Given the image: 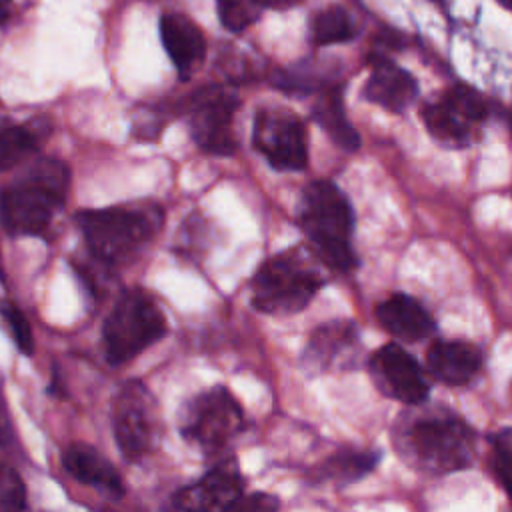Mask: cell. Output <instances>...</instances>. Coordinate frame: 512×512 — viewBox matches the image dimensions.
<instances>
[{
	"instance_id": "cell-1",
	"label": "cell",
	"mask_w": 512,
	"mask_h": 512,
	"mask_svg": "<svg viewBox=\"0 0 512 512\" xmlns=\"http://www.w3.org/2000/svg\"><path fill=\"white\" fill-rule=\"evenodd\" d=\"M66 192L68 170L60 160L34 162L0 192V218L6 230L24 236L44 234L64 206Z\"/></svg>"
},
{
	"instance_id": "cell-2",
	"label": "cell",
	"mask_w": 512,
	"mask_h": 512,
	"mask_svg": "<svg viewBox=\"0 0 512 512\" xmlns=\"http://www.w3.org/2000/svg\"><path fill=\"white\" fill-rule=\"evenodd\" d=\"M296 220L324 264L338 272H348L356 266L350 244L352 210L346 196L332 182L314 180L302 190Z\"/></svg>"
},
{
	"instance_id": "cell-3",
	"label": "cell",
	"mask_w": 512,
	"mask_h": 512,
	"mask_svg": "<svg viewBox=\"0 0 512 512\" xmlns=\"http://www.w3.org/2000/svg\"><path fill=\"white\" fill-rule=\"evenodd\" d=\"M154 208H102L78 216L86 246L94 258L108 266L132 262L160 228Z\"/></svg>"
},
{
	"instance_id": "cell-4",
	"label": "cell",
	"mask_w": 512,
	"mask_h": 512,
	"mask_svg": "<svg viewBox=\"0 0 512 512\" xmlns=\"http://www.w3.org/2000/svg\"><path fill=\"white\" fill-rule=\"evenodd\" d=\"M322 284V274L298 250H288L258 268L250 282V300L260 312L288 316L306 308Z\"/></svg>"
},
{
	"instance_id": "cell-5",
	"label": "cell",
	"mask_w": 512,
	"mask_h": 512,
	"mask_svg": "<svg viewBox=\"0 0 512 512\" xmlns=\"http://www.w3.org/2000/svg\"><path fill=\"white\" fill-rule=\"evenodd\" d=\"M404 448L424 470L444 474L472 464L476 436L464 420L452 414H426L404 432Z\"/></svg>"
},
{
	"instance_id": "cell-6",
	"label": "cell",
	"mask_w": 512,
	"mask_h": 512,
	"mask_svg": "<svg viewBox=\"0 0 512 512\" xmlns=\"http://www.w3.org/2000/svg\"><path fill=\"white\" fill-rule=\"evenodd\" d=\"M166 332L160 306L140 288L124 292L108 314L102 330L104 350L110 364L118 366L158 342Z\"/></svg>"
},
{
	"instance_id": "cell-7",
	"label": "cell",
	"mask_w": 512,
	"mask_h": 512,
	"mask_svg": "<svg viewBox=\"0 0 512 512\" xmlns=\"http://www.w3.org/2000/svg\"><path fill=\"white\" fill-rule=\"evenodd\" d=\"M114 440L126 460H142L160 438V414L152 392L138 380L126 382L112 402Z\"/></svg>"
},
{
	"instance_id": "cell-8",
	"label": "cell",
	"mask_w": 512,
	"mask_h": 512,
	"mask_svg": "<svg viewBox=\"0 0 512 512\" xmlns=\"http://www.w3.org/2000/svg\"><path fill=\"white\" fill-rule=\"evenodd\" d=\"M242 424L244 414L236 398L224 386H214L186 404L180 430L188 442L216 452L242 430Z\"/></svg>"
},
{
	"instance_id": "cell-9",
	"label": "cell",
	"mask_w": 512,
	"mask_h": 512,
	"mask_svg": "<svg viewBox=\"0 0 512 512\" xmlns=\"http://www.w3.org/2000/svg\"><path fill=\"white\" fill-rule=\"evenodd\" d=\"M252 140L276 170L296 172L308 164L306 128L290 110H260L254 120Z\"/></svg>"
},
{
	"instance_id": "cell-10",
	"label": "cell",
	"mask_w": 512,
	"mask_h": 512,
	"mask_svg": "<svg viewBox=\"0 0 512 512\" xmlns=\"http://www.w3.org/2000/svg\"><path fill=\"white\" fill-rule=\"evenodd\" d=\"M486 102L468 86L450 88L440 100L426 104L422 120L444 146L462 148L472 140V128L486 118Z\"/></svg>"
},
{
	"instance_id": "cell-11",
	"label": "cell",
	"mask_w": 512,
	"mask_h": 512,
	"mask_svg": "<svg viewBox=\"0 0 512 512\" xmlns=\"http://www.w3.org/2000/svg\"><path fill=\"white\" fill-rule=\"evenodd\" d=\"M236 98L220 88L206 90L194 98L190 110V130L196 144L210 154L228 156L236 150L234 138Z\"/></svg>"
},
{
	"instance_id": "cell-12",
	"label": "cell",
	"mask_w": 512,
	"mask_h": 512,
	"mask_svg": "<svg viewBox=\"0 0 512 512\" xmlns=\"http://www.w3.org/2000/svg\"><path fill=\"white\" fill-rule=\"evenodd\" d=\"M370 370L382 392L404 404H420L428 398V382L418 362L398 344L390 342L376 350Z\"/></svg>"
},
{
	"instance_id": "cell-13",
	"label": "cell",
	"mask_w": 512,
	"mask_h": 512,
	"mask_svg": "<svg viewBox=\"0 0 512 512\" xmlns=\"http://www.w3.org/2000/svg\"><path fill=\"white\" fill-rule=\"evenodd\" d=\"M242 488L244 484L236 468L224 464L182 488L174 496V506L180 510H232L242 496Z\"/></svg>"
},
{
	"instance_id": "cell-14",
	"label": "cell",
	"mask_w": 512,
	"mask_h": 512,
	"mask_svg": "<svg viewBox=\"0 0 512 512\" xmlns=\"http://www.w3.org/2000/svg\"><path fill=\"white\" fill-rule=\"evenodd\" d=\"M160 36L172 64L182 78H188L204 60V34L190 18L182 14H166L160 20Z\"/></svg>"
},
{
	"instance_id": "cell-15",
	"label": "cell",
	"mask_w": 512,
	"mask_h": 512,
	"mask_svg": "<svg viewBox=\"0 0 512 512\" xmlns=\"http://www.w3.org/2000/svg\"><path fill=\"white\" fill-rule=\"evenodd\" d=\"M426 366L436 380L448 386H460L478 374L482 366V354L470 342L438 340L428 348Z\"/></svg>"
},
{
	"instance_id": "cell-16",
	"label": "cell",
	"mask_w": 512,
	"mask_h": 512,
	"mask_svg": "<svg viewBox=\"0 0 512 512\" xmlns=\"http://www.w3.org/2000/svg\"><path fill=\"white\" fill-rule=\"evenodd\" d=\"M380 326L406 342L424 340L434 332V320L428 310L408 294H392L376 308Z\"/></svg>"
},
{
	"instance_id": "cell-17",
	"label": "cell",
	"mask_w": 512,
	"mask_h": 512,
	"mask_svg": "<svg viewBox=\"0 0 512 512\" xmlns=\"http://www.w3.org/2000/svg\"><path fill=\"white\" fill-rule=\"evenodd\" d=\"M416 90V80L406 70L386 58H376L364 86V96L388 112H402L414 100Z\"/></svg>"
},
{
	"instance_id": "cell-18",
	"label": "cell",
	"mask_w": 512,
	"mask_h": 512,
	"mask_svg": "<svg viewBox=\"0 0 512 512\" xmlns=\"http://www.w3.org/2000/svg\"><path fill=\"white\" fill-rule=\"evenodd\" d=\"M62 462L68 474L86 486L98 488L114 498H118L124 492V486L116 468L108 462L104 454H100L90 444L72 442L64 450Z\"/></svg>"
},
{
	"instance_id": "cell-19",
	"label": "cell",
	"mask_w": 512,
	"mask_h": 512,
	"mask_svg": "<svg viewBox=\"0 0 512 512\" xmlns=\"http://www.w3.org/2000/svg\"><path fill=\"white\" fill-rule=\"evenodd\" d=\"M358 340V330L352 322L334 320L318 326L304 350V364L310 370H328L338 360L352 354Z\"/></svg>"
},
{
	"instance_id": "cell-20",
	"label": "cell",
	"mask_w": 512,
	"mask_h": 512,
	"mask_svg": "<svg viewBox=\"0 0 512 512\" xmlns=\"http://www.w3.org/2000/svg\"><path fill=\"white\" fill-rule=\"evenodd\" d=\"M314 118L336 146L344 150H356L360 146V136L348 122L338 92H328L318 100L314 106Z\"/></svg>"
},
{
	"instance_id": "cell-21",
	"label": "cell",
	"mask_w": 512,
	"mask_h": 512,
	"mask_svg": "<svg viewBox=\"0 0 512 512\" xmlns=\"http://www.w3.org/2000/svg\"><path fill=\"white\" fill-rule=\"evenodd\" d=\"M378 454L374 452H354V450H342L328 458L322 466V472L326 478L340 480V482H352L368 474L376 466Z\"/></svg>"
},
{
	"instance_id": "cell-22",
	"label": "cell",
	"mask_w": 512,
	"mask_h": 512,
	"mask_svg": "<svg viewBox=\"0 0 512 512\" xmlns=\"http://www.w3.org/2000/svg\"><path fill=\"white\" fill-rule=\"evenodd\" d=\"M36 150V134L24 126L0 128V170H8Z\"/></svg>"
},
{
	"instance_id": "cell-23",
	"label": "cell",
	"mask_w": 512,
	"mask_h": 512,
	"mask_svg": "<svg viewBox=\"0 0 512 512\" xmlns=\"http://www.w3.org/2000/svg\"><path fill=\"white\" fill-rule=\"evenodd\" d=\"M352 34V22L342 8H326L312 22V36L320 46L346 42L352 38Z\"/></svg>"
},
{
	"instance_id": "cell-24",
	"label": "cell",
	"mask_w": 512,
	"mask_h": 512,
	"mask_svg": "<svg viewBox=\"0 0 512 512\" xmlns=\"http://www.w3.org/2000/svg\"><path fill=\"white\" fill-rule=\"evenodd\" d=\"M268 2L270 0H218V14L228 30L240 32L258 18Z\"/></svg>"
},
{
	"instance_id": "cell-25",
	"label": "cell",
	"mask_w": 512,
	"mask_h": 512,
	"mask_svg": "<svg viewBox=\"0 0 512 512\" xmlns=\"http://www.w3.org/2000/svg\"><path fill=\"white\" fill-rule=\"evenodd\" d=\"M492 472L506 494L512 498V430H502L492 438Z\"/></svg>"
},
{
	"instance_id": "cell-26",
	"label": "cell",
	"mask_w": 512,
	"mask_h": 512,
	"mask_svg": "<svg viewBox=\"0 0 512 512\" xmlns=\"http://www.w3.org/2000/svg\"><path fill=\"white\" fill-rule=\"evenodd\" d=\"M0 506L10 510L26 508L24 482L20 474L10 466L0 468Z\"/></svg>"
},
{
	"instance_id": "cell-27",
	"label": "cell",
	"mask_w": 512,
	"mask_h": 512,
	"mask_svg": "<svg viewBox=\"0 0 512 512\" xmlns=\"http://www.w3.org/2000/svg\"><path fill=\"white\" fill-rule=\"evenodd\" d=\"M2 314L10 326V332L18 344V348L24 352V354H32L34 350V338H32V328L26 320V316L22 314V310L14 304H6L2 306Z\"/></svg>"
},
{
	"instance_id": "cell-28",
	"label": "cell",
	"mask_w": 512,
	"mask_h": 512,
	"mask_svg": "<svg viewBox=\"0 0 512 512\" xmlns=\"http://www.w3.org/2000/svg\"><path fill=\"white\" fill-rule=\"evenodd\" d=\"M232 508L240 510H274L278 508V500L268 494H252V496H240Z\"/></svg>"
},
{
	"instance_id": "cell-29",
	"label": "cell",
	"mask_w": 512,
	"mask_h": 512,
	"mask_svg": "<svg viewBox=\"0 0 512 512\" xmlns=\"http://www.w3.org/2000/svg\"><path fill=\"white\" fill-rule=\"evenodd\" d=\"M10 6H12V0H0V24H4L8 20Z\"/></svg>"
},
{
	"instance_id": "cell-30",
	"label": "cell",
	"mask_w": 512,
	"mask_h": 512,
	"mask_svg": "<svg viewBox=\"0 0 512 512\" xmlns=\"http://www.w3.org/2000/svg\"><path fill=\"white\" fill-rule=\"evenodd\" d=\"M502 2H506L508 6H512V0H502Z\"/></svg>"
}]
</instances>
